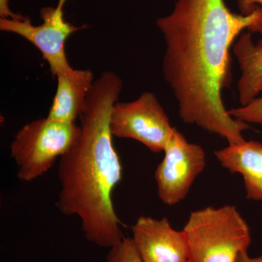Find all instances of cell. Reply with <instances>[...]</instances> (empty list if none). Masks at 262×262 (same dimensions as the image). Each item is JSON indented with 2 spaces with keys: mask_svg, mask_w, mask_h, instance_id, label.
Masks as SVG:
<instances>
[{
  "mask_svg": "<svg viewBox=\"0 0 262 262\" xmlns=\"http://www.w3.org/2000/svg\"><path fill=\"white\" fill-rule=\"evenodd\" d=\"M156 24L165 42L164 78L182 121L229 144L246 140L249 125L229 115L222 94L232 82L231 46L246 29L261 32L262 8L244 15L232 13L224 0H177L172 13Z\"/></svg>",
  "mask_w": 262,
  "mask_h": 262,
  "instance_id": "6da1fadb",
  "label": "cell"
},
{
  "mask_svg": "<svg viewBox=\"0 0 262 262\" xmlns=\"http://www.w3.org/2000/svg\"><path fill=\"white\" fill-rule=\"evenodd\" d=\"M122 86L113 72L95 80L80 117V138L58 165V210L79 217L86 239L103 248L113 247L124 238L113 201L122 180V164L110 129V115Z\"/></svg>",
  "mask_w": 262,
  "mask_h": 262,
  "instance_id": "7a4b0ae2",
  "label": "cell"
},
{
  "mask_svg": "<svg viewBox=\"0 0 262 262\" xmlns=\"http://www.w3.org/2000/svg\"><path fill=\"white\" fill-rule=\"evenodd\" d=\"M182 230L190 262H235L251 242L248 224L231 205L192 212Z\"/></svg>",
  "mask_w": 262,
  "mask_h": 262,
  "instance_id": "3957f363",
  "label": "cell"
},
{
  "mask_svg": "<svg viewBox=\"0 0 262 262\" xmlns=\"http://www.w3.org/2000/svg\"><path fill=\"white\" fill-rule=\"evenodd\" d=\"M80 127L48 116L24 125L10 144V156L16 163L17 177L30 182L42 177L78 141Z\"/></svg>",
  "mask_w": 262,
  "mask_h": 262,
  "instance_id": "277c9868",
  "label": "cell"
},
{
  "mask_svg": "<svg viewBox=\"0 0 262 262\" xmlns=\"http://www.w3.org/2000/svg\"><path fill=\"white\" fill-rule=\"evenodd\" d=\"M110 129L113 136L139 141L158 153L165 149L174 127L156 96L144 92L134 101L114 105Z\"/></svg>",
  "mask_w": 262,
  "mask_h": 262,
  "instance_id": "5b68a950",
  "label": "cell"
},
{
  "mask_svg": "<svg viewBox=\"0 0 262 262\" xmlns=\"http://www.w3.org/2000/svg\"><path fill=\"white\" fill-rule=\"evenodd\" d=\"M66 1L59 0L56 8L41 9L40 25H33L27 16L24 20L0 18V30L17 34L34 45L42 53L55 77L72 68L66 55V42L73 33L86 27H76L66 21L63 11Z\"/></svg>",
  "mask_w": 262,
  "mask_h": 262,
  "instance_id": "8992f818",
  "label": "cell"
},
{
  "mask_svg": "<svg viewBox=\"0 0 262 262\" xmlns=\"http://www.w3.org/2000/svg\"><path fill=\"white\" fill-rule=\"evenodd\" d=\"M163 151V160L155 173L158 194L164 204L174 206L187 196L193 182L204 170L206 153L202 146L189 142L176 127Z\"/></svg>",
  "mask_w": 262,
  "mask_h": 262,
  "instance_id": "52a82bcc",
  "label": "cell"
},
{
  "mask_svg": "<svg viewBox=\"0 0 262 262\" xmlns=\"http://www.w3.org/2000/svg\"><path fill=\"white\" fill-rule=\"evenodd\" d=\"M134 246L143 262H187L189 250L184 231H177L168 219L141 215L132 227Z\"/></svg>",
  "mask_w": 262,
  "mask_h": 262,
  "instance_id": "ba28073f",
  "label": "cell"
},
{
  "mask_svg": "<svg viewBox=\"0 0 262 262\" xmlns=\"http://www.w3.org/2000/svg\"><path fill=\"white\" fill-rule=\"evenodd\" d=\"M57 89L48 117L75 123L85 110L90 91L94 84L91 70L72 68L56 76Z\"/></svg>",
  "mask_w": 262,
  "mask_h": 262,
  "instance_id": "9c48e42d",
  "label": "cell"
},
{
  "mask_svg": "<svg viewBox=\"0 0 262 262\" xmlns=\"http://www.w3.org/2000/svg\"><path fill=\"white\" fill-rule=\"evenodd\" d=\"M214 154L224 168L231 173L241 174L247 199L262 201V143L245 140L229 144Z\"/></svg>",
  "mask_w": 262,
  "mask_h": 262,
  "instance_id": "30bf717a",
  "label": "cell"
},
{
  "mask_svg": "<svg viewBox=\"0 0 262 262\" xmlns=\"http://www.w3.org/2000/svg\"><path fill=\"white\" fill-rule=\"evenodd\" d=\"M251 34L243 32L232 47L241 70L237 91L241 106L257 98L262 89V37L254 42Z\"/></svg>",
  "mask_w": 262,
  "mask_h": 262,
  "instance_id": "8fae6325",
  "label": "cell"
},
{
  "mask_svg": "<svg viewBox=\"0 0 262 262\" xmlns=\"http://www.w3.org/2000/svg\"><path fill=\"white\" fill-rule=\"evenodd\" d=\"M228 113L239 121L262 125V89L259 96L247 105L231 108Z\"/></svg>",
  "mask_w": 262,
  "mask_h": 262,
  "instance_id": "7c38bea8",
  "label": "cell"
},
{
  "mask_svg": "<svg viewBox=\"0 0 262 262\" xmlns=\"http://www.w3.org/2000/svg\"><path fill=\"white\" fill-rule=\"evenodd\" d=\"M107 262H143L134 241L130 237H126L120 243L110 248V252L106 256Z\"/></svg>",
  "mask_w": 262,
  "mask_h": 262,
  "instance_id": "4fadbf2b",
  "label": "cell"
},
{
  "mask_svg": "<svg viewBox=\"0 0 262 262\" xmlns=\"http://www.w3.org/2000/svg\"><path fill=\"white\" fill-rule=\"evenodd\" d=\"M239 13L244 15L251 14L258 8H262V0H236ZM262 36V31L260 33Z\"/></svg>",
  "mask_w": 262,
  "mask_h": 262,
  "instance_id": "5bb4252c",
  "label": "cell"
},
{
  "mask_svg": "<svg viewBox=\"0 0 262 262\" xmlns=\"http://www.w3.org/2000/svg\"><path fill=\"white\" fill-rule=\"evenodd\" d=\"M10 0H0V18L12 19V20H24L27 16L16 14L10 9Z\"/></svg>",
  "mask_w": 262,
  "mask_h": 262,
  "instance_id": "9a60e30c",
  "label": "cell"
},
{
  "mask_svg": "<svg viewBox=\"0 0 262 262\" xmlns=\"http://www.w3.org/2000/svg\"><path fill=\"white\" fill-rule=\"evenodd\" d=\"M235 262H262V256L251 258L248 254V251H244L239 253Z\"/></svg>",
  "mask_w": 262,
  "mask_h": 262,
  "instance_id": "2e32d148",
  "label": "cell"
},
{
  "mask_svg": "<svg viewBox=\"0 0 262 262\" xmlns=\"http://www.w3.org/2000/svg\"><path fill=\"white\" fill-rule=\"evenodd\" d=\"M187 262H190V261H187Z\"/></svg>",
  "mask_w": 262,
  "mask_h": 262,
  "instance_id": "e0dca14e",
  "label": "cell"
}]
</instances>
